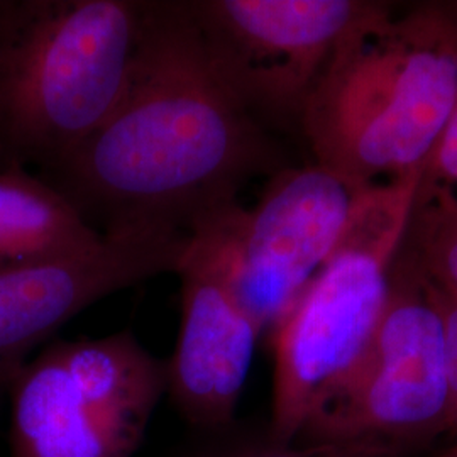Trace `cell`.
Wrapping results in <instances>:
<instances>
[{
  "mask_svg": "<svg viewBox=\"0 0 457 457\" xmlns=\"http://www.w3.org/2000/svg\"><path fill=\"white\" fill-rule=\"evenodd\" d=\"M288 166L275 134L215 71L192 2H143L122 96L48 171L51 187L102 236L134 228L190 234L237 204L251 179Z\"/></svg>",
  "mask_w": 457,
  "mask_h": 457,
  "instance_id": "obj_1",
  "label": "cell"
},
{
  "mask_svg": "<svg viewBox=\"0 0 457 457\" xmlns=\"http://www.w3.org/2000/svg\"><path fill=\"white\" fill-rule=\"evenodd\" d=\"M457 102V21L444 2L395 7L349 34L300 134L313 163L358 187L422 175Z\"/></svg>",
  "mask_w": 457,
  "mask_h": 457,
  "instance_id": "obj_2",
  "label": "cell"
},
{
  "mask_svg": "<svg viewBox=\"0 0 457 457\" xmlns=\"http://www.w3.org/2000/svg\"><path fill=\"white\" fill-rule=\"evenodd\" d=\"M141 4L0 2V145L16 162L53 168L112 112Z\"/></svg>",
  "mask_w": 457,
  "mask_h": 457,
  "instance_id": "obj_3",
  "label": "cell"
},
{
  "mask_svg": "<svg viewBox=\"0 0 457 457\" xmlns=\"http://www.w3.org/2000/svg\"><path fill=\"white\" fill-rule=\"evenodd\" d=\"M419 180L420 173L364 188L334 254L271 332L266 428L275 441H296L358 371L390 296Z\"/></svg>",
  "mask_w": 457,
  "mask_h": 457,
  "instance_id": "obj_4",
  "label": "cell"
},
{
  "mask_svg": "<svg viewBox=\"0 0 457 457\" xmlns=\"http://www.w3.org/2000/svg\"><path fill=\"white\" fill-rule=\"evenodd\" d=\"M447 419L444 302L395 256L390 296L364 360L295 442L403 457L445 441Z\"/></svg>",
  "mask_w": 457,
  "mask_h": 457,
  "instance_id": "obj_5",
  "label": "cell"
},
{
  "mask_svg": "<svg viewBox=\"0 0 457 457\" xmlns=\"http://www.w3.org/2000/svg\"><path fill=\"white\" fill-rule=\"evenodd\" d=\"M166 379L131 330L49 344L9 386L12 457L134 456Z\"/></svg>",
  "mask_w": 457,
  "mask_h": 457,
  "instance_id": "obj_6",
  "label": "cell"
},
{
  "mask_svg": "<svg viewBox=\"0 0 457 457\" xmlns=\"http://www.w3.org/2000/svg\"><path fill=\"white\" fill-rule=\"evenodd\" d=\"M215 71L270 132H300L307 102L349 34L392 9L375 0H198Z\"/></svg>",
  "mask_w": 457,
  "mask_h": 457,
  "instance_id": "obj_7",
  "label": "cell"
},
{
  "mask_svg": "<svg viewBox=\"0 0 457 457\" xmlns=\"http://www.w3.org/2000/svg\"><path fill=\"white\" fill-rule=\"evenodd\" d=\"M364 188L312 162L273 175L251 211H220L228 288L262 336L326 266Z\"/></svg>",
  "mask_w": 457,
  "mask_h": 457,
  "instance_id": "obj_8",
  "label": "cell"
},
{
  "mask_svg": "<svg viewBox=\"0 0 457 457\" xmlns=\"http://www.w3.org/2000/svg\"><path fill=\"white\" fill-rule=\"evenodd\" d=\"M188 245L177 228H124L73 258L0 268V395L34 347L98 300L177 273Z\"/></svg>",
  "mask_w": 457,
  "mask_h": 457,
  "instance_id": "obj_9",
  "label": "cell"
},
{
  "mask_svg": "<svg viewBox=\"0 0 457 457\" xmlns=\"http://www.w3.org/2000/svg\"><path fill=\"white\" fill-rule=\"evenodd\" d=\"M224 211V209H222ZM220 211L190 230L177 275L181 320L166 393L194 430L232 424L262 332L228 288Z\"/></svg>",
  "mask_w": 457,
  "mask_h": 457,
  "instance_id": "obj_10",
  "label": "cell"
},
{
  "mask_svg": "<svg viewBox=\"0 0 457 457\" xmlns=\"http://www.w3.org/2000/svg\"><path fill=\"white\" fill-rule=\"evenodd\" d=\"M102 241L104 236L49 183L19 166L0 173V268L73 258Z\"/></svg>",
  "mask_w": 457,
  "mask_h": 457,
  "instance_id": "obj_11",
  "label": "cell"
},
{
  "mask_svg": "<svg viewBox=\"0 0 457 457\" xmlns=\"http://www.w3.org/2000/svg\"><path fill=\"white\" fill-rule=\"evenodd\" d=\"M396 256L439 294L456 298L457 196L449 187L417 190Z\"/></svg>",
  "mask_w": 457,
  "mask_h": 457,
  "instance_id": "obj_12",
  "label": "cell"
},
{
  "mask_svg": "<svg viewBox=\"0 0 457 457\" xmlns=\"http://www.w3.org/2000/svg\"><path fill=\"white\" fill-rule=\"evenodd\" d=\"M194 432L195 437L181 457H362L337 445L278 442L268 428L262 436H253L239 427L237 420L226 427Z\"/></svg>",
  "mask_w": 457,
  "mask_h": 457,
  "instance_id": "obj_13",
  "label": "cell"
},
{
  "mask_svg": "<svg viewBox=\"0 0 457 457\" xmlns=\"http://www.w3.org/2000/svg\"><path fill=\"white\" fill-rule=\"evenodd\" d=\"M454 183H457V102L425 162L417 190L425 192L436 187L451 188Z\"/></svg>",
  "mask_w": 457,
  "mask_h": 457,
  "instance_id": "obj_14",
  "label": "cell"
},
{
  "mask_svg": "<svg viewBox=\"0 0 457 457\" xmlns=\"http://www.w3.org/2000/svg\"><path fill=\"white\" fill-rule=\"evenodd\" d=\"M444 302V327H445V358H447V379H449V419L445 442H457V296Z\"/></svg>",
  "mask_w": 457,
  "mask_h": 457,
  "instance_id": "obj_15",
  "label": "cell"
},
{
  "mask_svg": "<svg viewBox=\"0 0 457 457\" xmlns=\"http://www.w3.org/2000/svg\"><path fill=\"white\" fill-rule=\"evenodd\" d=\"M432 457H457V442L447 444L439 454H436V456Z\"/></svg>",
  "mask_w": 457,
  "mask_h": 457,
  "instance_id": "obj_16",
  "label": "cell"
},
{
  "mask_svg": "<svg viewBox=\"0 0 457 457\" xmlns=\"http://www.w3.org/2000/svg\"><path fill=\"white\" fill-rule=\"evenodd\" d=\"M444 5L447 7V11H449L457 21V0H445Z\"/></svg>",
  "mask_w": 457,
  "mask_h": 457,
  "instance_id": "obj_17",
  "label": "cell"
}]
</instances>
